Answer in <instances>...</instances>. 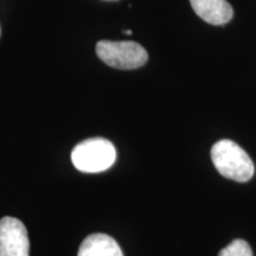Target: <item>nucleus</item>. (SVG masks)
Returning <instances> with one entry per match:
<instances>
[{
  "instance_id": "nucleus-5",
  "label": "nucleus",
  "mask_w": 256,
  "mask_h": 256,
  "mask_svg": "<svg viewBox=\"0 0 256 256\" xmlns=\"http://www.w3.org/2000/svg\"><path fill=\"white\" fill-rule=\"evenodd\" d=\"M198 17L211 25H224L232 20L234 11L226 0H190Z\"/></svg>"
},
{
  "instance_id": "nucleus-1",
  "label": "nucleus",
  "mask_w": 256,
  "mask_h": 256,
  "mask_svg": "<svg viewBox=\"0 0 256 256\" xmlns=\"http://www.w3.org/2000/svg\"><path fill=\"white\" fill-rule=\"evenodd\" d=\"M211 159L223 177L244 183L254 176V164L247 152L232 140H220L211 148Z\"/></svg>"
},
{
  "instance_id": "nucleus-2",
  "label": "nucleus",
  "mask_w": 256,
  "mask_h": 256,
  "mask_svg": "<svg viewBox=\"0 0 256 256\" xmlns=\"http://www.w3.org/2000/svg\"><path fill=\"white\" fill-rule=\"evenodd\" d=\"M116 151L110 140L92 138L80 142L72 151V162L78 171L98 174L113 166Z\"/></svg>"
},
{
  "instance_id": "nucleus-8",
  "label": "nucleus",
  "mask_w": 256,
  "mask_h": 256,
  "mask_svg": "<svg viewBox=\"0 0 256 256\" xmlns=\"http://www.w3.org/2000/svg\"><path fill=\"white\" fill-rule=\"evenodd\" d=\"M124 34H132V31H130V30H126V31H124Z\"/></svg>"
},
{
  "instance_id": "nucleus-4",
  "label": "nucleus",
  "mask_w": 256,
  "mask_h": 256,
  "mask_svg": "<svg viewBox=\"0 0 256 256\" xmlns=\"http://www.w3.org/2000/svg\"><path fill=\"white\" fill-rule=\"evenodd\" d=\"M28 230L18 218L0 220V256H30Z\"/></svg>"
},
{
  "instance_id": "nucleus-6",
  "label": "nucleus",
  "mask_w": 256,
  "mask_h": 256,
  "mask_svg": "<svg viewBox=\"0 0 256 256\" xmlns=\"http://www.w3.org/2000/svg\"><path fill=\"white\" fill-rule=\"evenodd\" d=\"M78 256H124V252L110 235L92 234L83 240Z\"/></svg>"
},
{
  "instance_id": "nucleus-3",
  "label": "nucleus",
  "mask_w": 256,
  "mask_h": 256,
  "mask_svg": "<svg viewBox=\"0 0 256 256\" xmlns=\"http://www.w3.org/2000/svg\"><path fill=\"white\" fill-rule=\"evenodd\" d=\"M96 55L107 66L121 70L138 69L148 60L147 51L136 42L100 40Z\"/></svg>"
},
{
  "instance_id": "nucleus-7",
  "label": "nucleus",
  "mask_w": 256,
  "mask_h": 256,
  "mask_svg": "<svg viewBox=\"0 0 256 256\" xmlns=\"http://www.w3.org/2000/svg\"><path fill=\"white\" fill-rule=\"evenodd\" d=\"M218 256H254L250 246L244 240H234L220 252Z\"/></svg>"
}]
</instances>
